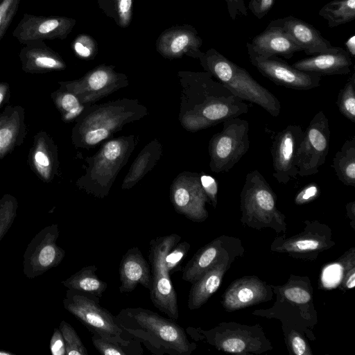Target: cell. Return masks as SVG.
<instances>
[{
	"instance_id": "6da1fadb",
	"label": "cell",
	"mask_w": 355,
	"mask_h": 355,
	"mask_svg": "<svg viewBox=\"0 0 355 355\" xmlns=\"http://www.w3.org/2000/svg\"><path fill=\"white\" fill-rule=\"evenodd\" d=\"M182 87L180 121L196 132L248 112L249 106L208 72H178Z\"/></svg>"
},
{
	"instance_id": "7a4b0ae2",
	"label": "cell",
	"mask_w": 355,
	"mask_h": 355,
	"mask_svg": "<svg viewBox=\"0 0 355 355\" xmlns=\"http://www.w3.org/2000/svg\"><path fill=\"white\" fill-rule=\"evenodd\" d=\"M115 318L125 332L141 340L153 354L190 355L197 347L196 343L188 340L184 329L174 320L151 310L125 308Z\"/></svg>"
},
{
	"instance_id": "3957f363",
	"label": "cell",
	"mask_w": 355,
	"mask_h": 355,
	"mask_svg": "<svg viewBox=\"0 0 355 355\" xmlns=\"http://www.w3.org/2000/svg\"><path fill=\"white\" fill-rule=\"evenodd\" d=\"M205 71L209 73L234 95L263 108L272 116L280 114L278 98L260 85L246 69L232 62L214 49H209L199 58Z\"/></svg>"
},
{
	"instance_id": "277c9868",
	"label": "cell",
	"mask_w": 355,
	"mask_h": 355,
	"mask_svg": "<svg viewBox=\"0 0 355 355\" xmlns=\"http://www.w3.org/2000/svg\"><path fill=\"white\" fill-rule=\"evenodd\" d=\"M80 123V141L92 148L120 131L123 126L148 114L146 107L137 100L123 98L89 105Z\"/></svg>"
},
{
	"instance_id": "5b68a950",
	"label": "cell",
	"mask_w": 355,
	"mask_h": 355,
	"mask_svg": "<svg viewBox=\"0 0 355 355\" xmlns=\"http://www.w3.org/2000/svg\"><path fill=\"white\" fill-rule=\"evenodd\" d=\"M241 221L251 228H270L286 233V216L277 208V196L257 170L248 173L240 194Z\"/></svg>"
},
{
	"instance_id": "8992f818",
	"label": "cell",
	"mask_w": 355,
	"mask_h": 355,
	"mask_svg": "<svg viewBox=\"0 0 355 355\" xmlns=\"http://www.w3.org/2000/svg\"><path fill=\"white\" fill-rule=\"evenodd\" d=\"M135 148L133 135L121 136L105 142L87 159L88 167L83 180V188L94 197H106Z\"/></svg>"
},
{
	"instance_id": "52a82bcc",
	"label": "cell",
	"mask_w": 355,
	"mask_h": 355,
	"mask_svg": "<svg viewBox=\"0 0 355 355\" xmlns=\"http://www.w3.org/2000/svg\"><path fill=\"white\" fill-rule=\"evenodd\" d=\"M186 331L196 340H203L218 350L238 354H260L272 349L262 327L243 325L235 322H222L204 330L188 327Z\"/></svg>"
},
{
	"instance_id": "ba28073f",
	"label": "cell",
	"mask_w": 355,
	"mask_h": 355,
	"mask_svg": "<svg viewBox=\"0 0 355 355\" xmlns=\"http://www.w3.org/2000/svg\"><path fill=\"white\" fill-rule=\"evenodd\" d=\"M180 240V235L172 233L152 239L149 243L148 259L152 275L150 300L155 307L174 320L179 318L177 293L165 265V258Z\"/></svg>"
},
{
	"instance_id": "9c48e42d",
	"label": "cell",
	"mask_w": 355,
	"mask_h": 355,
	"mask_svg": "<svg viewBox=\"0 0 355 355\" xmlns=\"http://www.w3.org/2000/svg\"><path fill=\"white\" fill-rule=\"evenodd\" d=\"M99 302L97 296L68 289L63 306L92 334L121 344L133 342L123 337L125 331L117 324L115 316L101 306Z\"/></svg>"
},
{
	"instance_id": "30bf717a",
	"label": "cell",
	"mask_w": 355,
	"mask_h": 355,
	"mask_svg": "<svg viewBox=\"0 0 355 355\" xmlns=\"http://www.w3.org/2000/svg\"><path fill=\"white\" fill-rule=\"evenodd\" d=\"M223 129L209 142V167L214 173L227 172L250 148L249 123L239 117L223 122Z\"/></svg>"
},
{
	"instance_id": "8fae6325",
	"label": "cell",
	"mask_w": 355,
	"mask_h": 355,
	"mask_svg": "<svg viewBox=\"0 0 355 355\" xmlns=\"http://www.w3.org/2000/svg\"><path fill=\"white\" fill-rule=\"evenodd\" d=\"M304 223L301 232L288 238L285 234L276 237L271 243V251L287 254L297 259L314 261L320 253L336 244L332 231L327 225L308 220Z\"/></svg>"
},
{
	"instance_id": "7c38bea8",
	"label": "cell",
	"mask_w": 355,
	"mask_h": 355,
	"mask_svg": "<svg viewBox=\"0 0 355 355\" xmlns=\"http://www.w3.org/2000/svg\"><path fill=\"white\" fill-rule=\"evenodd\" d=\"M330 130L329 121L322 111L318 112L304 131L297 152V175H315L326 161L329 153Z\"/></svg>"
},
{
	"instance_id": "4fadbf2b",
	"label": "cell",
	"mask_w": 355,
	"mask_h": 355,
	"mask_svg": "<svg viewBox=\"0 0 355 355\" xmlns=\"http://www.w3.org/2000/svg\"><path fill=\"white\" fill-rule=\"evenodd\" d=\"M58 236V225L52 224L43 228L31 240L23 261V272L27 278L40 276L62 262L65 251L56 243Z\"/></svg>"
},
{
	"instance_id": "5bb4252c",
	"label": "cell",
	"mask_w": 355,
	"mask_h": 355,
	"mask_svg": "<svg viewBox=\"0 0 355 355\" xmlns=\"http://www.w3.org/2000/svg\"><path fill=\"white\" fill-rule=\"evenodd\" d=\"M245 249L238 238L222 235L200 248L187 262L182 278L193 283L210 268L226 259L242 257Z\"/></svg>"
},
{
	"instance_id": "9a60e30c",
	"label": "cell",
	"mask_w": 355,
	"mask_h": 355,
	"mask_svg": "<svg viewBox=\"0 0 355 355\" xmlns=\"http://www.w3.org/2000/svg\"><path fill=\"white\" fill-rule=\"evenodd\" d=\"M170 198L175 211L198 223L209 216L206 204L209 202L200 181V174L184 172L173 181Z\"/></svg>"
},
{
	"instance_id": "2e32d148",
	"label": "cell",
	"mask_w": 355,
	"mask_h": 355,
	"mask_svg": "<svg viewBox=\"0 0 355 355\" xmlns=\"http://www.w3.org/2000/svg\"><path fill=\"white\" fill-rule=\"evenodd\" d=\"M252 64L266 78L274 83L297 90H309L318 87L322 75L298 70L278 58H261L249 53Z\"/></svg>"
},
{
	"instance_id": "e0dca14e",
	"label": "cell",
	"mask_w": 355,
	"mask_h": 355,
	"mask_svg": "<svg viewBox=\"0 0 355 355\" xmlns=\"http://www.w3.org/2000/svg\"><path fill=\"white\" fill-rule=\"evenodd\" d=\"M76 21L62 16H37L24 13L12 32L21 44L46 40H64L71 32Z\"/></svg>"
},
{
	"instance_id": "ac0fdd59",
	"label": "cell",
	"mask_w": 355,
	"mask_h": 355,
	"mask_svg": "<svg viewBox=\"0 0 355 355\" xmlns=\"http://www.w3.org/2000/svg\"><path fill=\"white\" fill-rule=\"evenodd\" d=\"M303 134L300 125H288L274 137L271 147L272 175L279 183L287 184L297 175V152Z\"/></svg>"
},
{
	"instance_id": "d6986e66",
	"label": "cell",
	"mask_w": 355,
	"mask_h": 355,
	"mask_svg": "<svg viewBox=\"0 0 355 355\" xmlns=\"http://www.w3.org/2000/svg\"><path fill=\"white\" fill-rule=\"evenodd\" d=\"M273 306L268 309L256 310L253 315L277 318L282 322L283 331L294 329L303 336L314 340L312 329L317 323V313L313 303L302 304L276 295Z\"/></svg>"
},
{
	"instance_id": "ffe728a7",
	"label": "cell",
	"mask_w": 355,
	"mask_h": 355,
	"mask_svg": "<svg viewBox=\"0 0 355 355\" xmlns=\"http://www.w3.org/2000/svg\"><path fill=\"white\" fill-rule=\"evenodd\" d=\"M270 284L254 275L244 276L232 282L222 296L226 311H234L272 300Z\"/></svg>"
},
{
	"instance_id": "44dd1931",
	"label": "cell",
	"mask_w": 355,
	"mask_h": 355,
	"mask_svg": "<svg viewBox=\"0 0 355 355\" xmlns=\"http://www.w3.org/2000/svg\"><path fill=\"white\" fill-rule=\"evenodd\" d=\"M202 40L196 29L189 24L174 26L164 31L156 41V50L167 59L187 55L199 59Z\"/></svg>"
},
{
	"instance_id": "7402d4cb",
	"label": "cell",
	"mask_w": 355,
	"mask_h": 355,
	"mask_svg": "<svg viewBox=\"0 0 355 355\" xmlns=\"http://www.w3.org/2000/svg\"><path fill=\"white\" fill-rule=\"evenodd\" d=\"M128 85L125 74L112 65L101 64L88 71L78 83L82 103H91ZM79 97V98H80Z\"/></svg>"
},
{
	"instance_id": "603a6c76",
	"label": "cell",
	"mask_w": 355,
	"mask_h": 355,
	"mask_svg": "<svg viewBox=\"0 0 355 355\" xmlns=\"http://www.w3.org/2000/svg\"><path fill=\"white\" fill-rule=\"evenodd\" d=\"M248 53L261 58L282 55L291 58L301 49L286 33L283 28L271 21L265 30L247 42Z\"/></svg>"
},
{
	"instance_id": "cb8c5ba5",
	"label": "cell",
	"mask_w": 355,
	"mask_h": 355,
	"mask_svg": "<svg viewBox=\"0 0 355 355\" xmlns=\"http://www.w3.org/2000/svg\"><path fill=\"white\" fill-rule=\"evenodd\" d=\"M271 22L281 26L307 55L325 52L332 46L318 29L291 15L272 20Z\"/></svg>"
},
{
	"instance_id": "d4e9b609",
	"label": "cell",
	"mask_w": 355,
	"mask_h": 355,
	"mask_svg": "<svg viewBox=\"0 0 355 355\" xmlns=\"http://www.w3.org/2000/svg\"><path fill=\"white\" fill-rule=\"evenodd\" d=\"M352 65V57L345 49L331 46L325 52L297 60L292 67L323 76L347 74L350 73Z\"/></svg>"
},
{
	"instance_id": "484cf974",
	"label": "cell",
	"mask_w": 355,
	"mask_h": 355,
	"mask_svg": "<svg viewBox=\"0 0 355 355\" xmlns=\"http://www.w3.org/2000/svg\"><path fill=\"white\" fill-rule=\"evenodd\" d=\"M119 291L121 293H130L138 284L142 285L149 292L152 288V275L150 264L144 257L137 247H132L123 255L120 262Z\"/></svg>"
},
{
	"instance_id": "4316f807",
	"label": "cell",
	"mask_w": 355,
	"mask_h": 355,
	"mask_svg": "<svg viewBox=\"0 0 355 355\" xmlns=\"http://www.w3.org/2000/svg\"><path fill=\"white\" fill-rule=\"evenodd\" d=\"M234 261V259H226L220 262L192 283L187 302L190 310L200 308L218 291Z\"/></svg>"
},
{
	"instance_id": "83f0119b",
	"label": "cell",
	"mask_w": 355,
	"mask_h": 355,
	"mask_svg": "<svg viewBox=\"0 0 355 355\" xmlns=\"http://www.w3.org/2000/svg\"><path fill=\"white\" fill-rule=\"evenodd\" d=\"M20 57L26 66L37 69H60L65 67L59 55L44 41L25 44L21 49Z\"/></svg>"
},
{
	"instance_id": "f1b7e54d",
	"label": "cell",
	"mask_w": 355,
	"mask_h": 355,
	"mask_svg": "<svg viewBox=\"0 0 355 355\" xmlns=\"http://www.w3.org/2000/svg\"><path fill=\"white\" fill-rule=\"evenodd\" d=\"M162 153V146L157 139L148 144L131 165L121 188L129 189L135 186L157 164Z\"/></svg>"
},
{
	"instance_id": "f546056e",
	"label": "cell",
	"mask_w": 355,
	"mask_h": 355,
	"mask_svg": "<svg viewBox=\"0 0 355 355\" xmlns=\"http://www.w3.org/2000/svg\"><path fill=\"white\" fill-rule=\"evenodd\" d=\"M97 269L94 265L84 266L62 281V284L68 289L77 290L101 298L107 289V284L96 275Z\"/></svg>"
},
{
	"instance_id": "4dcf8cb0",
	"label": "cell",
	"mask_w": 355,
	"mask_h": 355,
	"mask_svg": "<svg viewBox=\"0 0 355 355\" xmlns=\"http://www.w3.org/2000/svg\"><path fill=\"white\" fill-rule=\"evenodd\" d=\"M332 164L338 180L347 186L355 187V137L345 141Z\"/></svg>"
},
{
	"instance_id": "1f68e13d",
	"label": "cell",
	"mask_w": 355,
	"mask_h": 355,
	"mask_svg": "<svg viewBox=\"0 0 355 355\" xmlns=\"http://www.w3.org/2000/svg\"><path fill=\"white\" fill-rule=\"evenodd\" d=\"M319 15L327 21L329 28H335L355 19V0H334L325 4Z\"/></svg>"
},
{
	"instance_id": "d6a6232c",
	"label": "cell",
	"mask_w": 355,
	"mask_h": 355,
	"mask_svg": "<svg viewBox=\"0 0 355 355\" xmlns=\"http://www.w3.org/2000/svg\"><path fill=\"white\" fill-rule=\"evenodd\" d=\"M98 6L121 28L128 27L132 21L133 0H96Z\"/></svg>"
},
{
	"instance_id": "836d02e7",
	"label": "cell",
	"mask_w": 355,
	"mask_h": 355,
	"mask_svg": "<svg viewBox=\"0 0 355 355\" xmlns=\"http://www.w3.org/2000/svg\"><path fill=\"white\" fill-rule=\"evenodd\" d=\"M92 342L98 352L103 355H130L142 354V348L137 342L121 344L110 341L96 334H92Z\"/></svg>"
},
{
	"instance_id": "e575fe53",
	"label": "cell",
	"mask_w": 355,
	"mask_h": 355,
	"mask_svg": "<svg viewBox=\"0 0 355 355\" xmlns=\"http://www.w3.org/2000/svg\"><path fill=\"white\" fill-rule=\"evenodd\" d=\"M336 105L340 112L355 123V73L348 78L338 95Z\"/></svg>"
},
{
	"instance_id": "d590c367",
	"label": "cell",
	"mask_w": 355,
	"mask_h": 355,
	"mask_svg": "<svg viewBox=\"0 0 355 355\" xmlns=\"http://www.w3.org/2000/svg\"><path fill=\"white\" fill-rule=\"evenodd\" d=\"M58 328L64 338L67 355H88L86 347L70 324L62 320Z\"/></svg>"
},
{
	"instance_id": "8d00e7d4",
	"label": "cell",
	"mask_w": 355,
	"mask_h": 355,
	"mask_svg": "<svg viewBox=\"0 0 355 355\" xmlns=\"http://www.w3.org/2000/svg\"><path fill=\"white\" fill-rule=\"evenodd\" d=\"M71 47L78 57L87 60L93 59L98 52L96 41L93 37L85 34L77 36L71 43Z\"/></svg>"
},
{
	"instance_id": "74e56055",
	"label": "cell",
	"mask_w": 355,
	"mask_h": 355,
	"mask_svg": "<svg viewBox=\"0 0 355 355\" xmlns=\"http://www.w3.org/2000/svg\"><path fill=\"white\" fill-rule=\"evenodd\" d=\"M284 335L287 348L296 355H312L311 348L304 336L294 329L285 330Z\"/></svg>"
},
{
	"instance_id": "f35d334b",
	"label": "cell",
	"mask_w": 355,
	"mask_h": 355,
	"mask_svg": "<svg viewBox=\"0 0 355 355\" xmlns=\"http://www.w3.org/2000/svg\"><path fill=\"white\" fill-rule=\"evenodd\" d=\"M191 248L187 241L178 243L167 253L165 258V265L169 273L180 270L179 266L184 261Z\"/></svg>"
},
{
	"instance_id": "ab89813d",
	"label": "cell",
	"mask_w": 355,
	"mask_h": 355,
	"mask_svg": "<svg viewBox=\"0 0 355 355\" xmlns=\"http://www.w3.org/2000/svg\"><path fill=\"white\" fill-rule=\"evenodd\" d=\"M21 0H3L0 3V42L17 12Z\"/></svg>"
},
{
	"instance_id": "60d3db41",
	"label": "cell",
	"mask_w": 355,
	"mask_h": 355,
	"mask_svg": "<svg viewBox=\"0 0 355 355\" xmlns=\"http://www.w3.org/2000/svg\"><path fill=\"white\" fill-rule=\"evenodd\" d=\"M200 181L201 186L209 199V203L214 208H216L218 202L217 181L212 176L205 173L200 174Z\"/></svg>"
},
{
	"instance_id": "b9f144b4",
	"label": "cell",
	"mask_w": 355,
	"mask_h": 355,
	"mask_svg": "<svg viewBox=\"0 0 355 355\" xmlns=\"http://www.w3.org/2000/svg\"><path fill=\"white\" fill-rule=\"evenodd\" d=\"M62 108L67 112V119H71L80 115L84 110V106L78 98L72 94H65L61 101Z\"/></svg>"
},
{
	"instance_id": "7bdbcfd3",
	"label": "cell",
	"mask_w": 355,
	"mask_h": 355,
	"mask_svg": "<svg viewBox=\"0 0 355 355\" xmlns=\"http://www.w3.org/2000/svg\"><path fill=\"white\" fill-rule=\"evenodd\" d=\"M320 194V189L318 184L312 182L304 186L296 194L294 202L297 205L309 203L315 200Z\"/></svg>"
},
{
	"instance_id": "ee69618b",
	"label": "cell",
	"mask_w": 355,
	"mask_h": 355,
	"mask_svg": "<svg viewBox=\"0 0 355 355\" xmlns=\"http://www.w3.org/2000/svg\"><path fill=\"white\" fill-rule=\"evenodd\" d=\"M15 217V211L11 206L0 207V241L11 227Z\"/></svg>"
},
{
	"instance_id": "f6af8a7d",
	"label": "cell",
	"mask_w": 355,
	"mask_h": 355,
	"mask_svg": "<svg viewBox=\"0 0 355 355\" xmlns=\"http://www.w3.org/2000/svg\"><path fill=\"white\" fill-rule=\"evenodd\" d=\"M275 0H250L248 8L258 19L263 18L271 10Z\"/></svg>"
},
{
	"instance_id": "bcb514c9",
	"label": "cell",
	"mask_w": 355,
	"mask_h": 355,
	"mask_svg": "<svg viewBox=\"0 0 355 355\" xmlns=\"http://www.w3.org/2000/svg\"><path fill=\"white\" fill-rule=\"evenodd\" d=\"M53 355H65L66 349L64 338L59 328H55L49 345Z\"/></svg>"
},
{
	"instance_id": "7dc6e473",
	"label": "cell",
	"mask_w": 355,
	"mask_h": 355,
	"mask_svg": "<svg viewBox=\"0 0 355 355\" xmlns=\"http://www.w3.org/2000/svg\"><path fill=\"white\" fill-rule=\"evenodd\" d=\"M225 1L232 21H234L239 15L244 17L248 15L244 0H225Z\"/></svg>"
},
{
	"instance_id": "c3c4849f",
	"label": "cell",
	"mask_w": 355,
	"mask_h": 355,
	"mask_svg": "<svg viewBox=\"0 0 355 355\" xmlns=\"http://www.w3.org/2000/svg\"><path fill=\"white\" fill-rule=\"evenodd\" d=\"M355 286V265L346 269L340 282V288L352 289Z\"/></svg>"
},
{
	"instance_id": "681fc988",
	"label": "cell",
	"mask_w": 355,
	"mask_h": 355,
	"mask_svg": "<svg viewBox=\"0 0 355 355\" xmlns=\"http://www.w3.org/2000/svg\"><path fill=\"white\" fill-rule=\"evenodd\" d=\"M12 137L9 129L3 128L0 130V148H4L10 143Z\"/></svg>"
},
{
	"instance_id": "f907efd6",
	"label": "cell",
	"mask_w": 355,
	"mask_h": 355,
	"mask_svg": "<svg viewBox=\"0 0 355 355\" xmlns=\"http://www.w3.org/2000/svg\"><path fill=\"white\" fill-rule=\"evenodd\" d=\"M345 50L350 55L351 57L355 56V35H352L348 40L346 41L345 44Z\"/></svg>"
},
{
	"instance_id": "816d5d0a",
	"label": "cell",
	"mask_w": 355,
	"mask_h": 355,
	"mask_svg": "<svg viewBox=\"0 0 355 355\" xmlns=\"http://www.w3.org/2000/svg\"><path fill=\"white\" fill-rule=\"evenodd\" d=\"M347 214L352 220V227H354V218H355V202L352 201L346 205Z\"/></svg>"
},
{
	"instance_id": "f5cc1de1",
	"label": "cell",
	"mask_w": 355,
	"mask_h": 355,
	"mask_svg": "<svg viewBox=\"0 0 355 355\" xmlns=\"http://www.w3.org/2000/svg\"><path fill=\"white\" fill-rule=\"evenodd\" d=\"M36 162L42 166H47L49 164V161L46 155L42 153L37 152L35 156Z\"/></svg>"
},
{
	"instance_id": "db71d44e",
	"label": "cell",
	"mask_w": 355,
	"mask_h": 355,
	"mask_svg": "<svg viewBox=\"0 0 355 355\" xmlns=\"http://www.w3.org/2000/svg\"><path fill=\"white\" fill-rule=\"evenodd\" d=\"M10 354H14L12 353H10L9 352H6V351H3V350H1L0 351V355H10Z\"/></svg>"
},
{
	"instance_id": "11a10c76",
	"label": "cell",
	"mask_w": 355,
	"mask_h": 355,
	"mask_svg": "<svg viewBox=\"0 0 355 355\" xmlns=\"http://www.w3.org/2000/svg\"><path fill=\"white\" fill-rule=\"evenodd\" d=\"M2 100H3V95L1 93H0V103L2 101Z\"/></svg>"
},
{
	"instance_id": "9f6ffc18",
	"label": "cell",
	"mask_w": 355,
	"mask_h": 355,
	"mask_svg": "<svg viewBox=\"0 0 355 355\" xmlns=\"http://www.w3.org/2000/svg\"><path fill=\"white\" fill-rule=\"evenodd\" d=\"M3 0H0V3Z\"/></svg>"
}]
</instances>
